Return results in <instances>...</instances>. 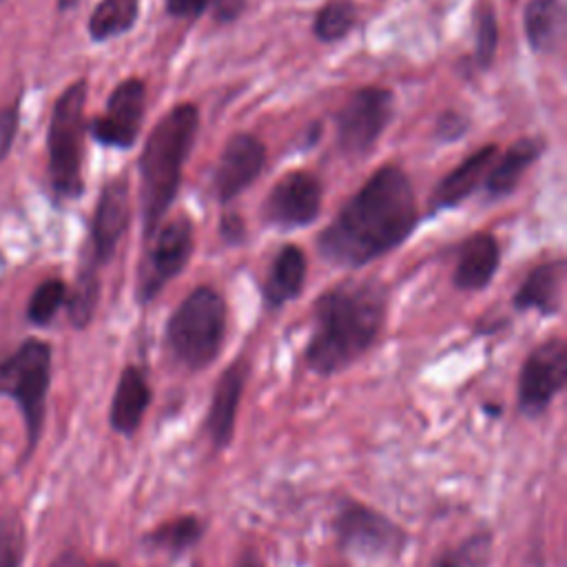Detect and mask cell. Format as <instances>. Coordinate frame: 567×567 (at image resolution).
Wrapping results in <instances>:
<instances>
[{"instance_id":"obj_5","label":"cell","mask_w":567,"mask_h":567,"mask_svg":"<svg viewBox=\"0 0 567 567\" xmlns=\"http://www.w3.org/2000/svg\"><path fill=\"white\" fill-rule=\"evenodd\" d=\"M49 383L51 348L47 341L27 339L11 357L0 361V396L13 399L24 419L27 447L22 461H27L33 454L40 441Z\"/></svg>"},{"instance_id":"obj_18","label":"cell","mask_w":567,"mask_h":567,"mask_svg":"<svg viewBox=\"0 0 567 567\" xmlns=\"http://www.w3.org/2000/svg\"><path fill=\"white\" fill-rule=\"evenodd\" d=\"M498 244L492 235H472L463 246L454 270V286L458 290L485 288L498 268Z\"/></svg>"},{"instance_id":"obj_30","label":"cell","mask_w":567,"mask_h":567,"mask_svg":"<svg viewBox=\"0 0 567 567\" xmlns=\"http://www.w3.org/2000/svg\"><path fill=\"white\" fill-rule=\"evenodd\" d=\"M496 42H498V27L494 11L489 7H483L478 11V22H476V64L478 66H489L492 58L496 53Z\"/></svg>"},{"instance_id":"obj_7","label":"cell","mask_w":567,"mask_h":567,"mask_svg":"<svg viewBox=\"0 0 567 567\" xmlns=\"http://www.w3.org/2000/svg\"><path fill=\"white\" fill-rule=\"evenodd\" d=\"M337 545L365 558H396L408 547V532L383 512L346 498L332 518Z\"/></svg>"},{"instance_id":"obj_33","label":"cell","mask_w":567,"mask_h":567,"mask_svg":"<svg viewBox=\"0 0 567 567\" xmlns=\"http://www.w3.org/2000/svg\"><path fill=\"white\" fill-rule=\"evenodd\" d=\"M51 567H120L115 560H109V558H100V560H93L89 563L82 554L78 551H64L60 554Z\"/></svg>"},{"instance_id":"obj_24","label":"cell","mask_w":567,"mask_h":567,"mask_svg":"<svg viewBox=\"0 0 567 567\" xmlns=\"http://www.w3.org/2000/svg\"><path fill=\"white\" fill-rule=\"evenodd\" d=\"M494 551V534L476 529L456 545L439 551L430 567H489Z\"/></svg>"},{"instance_id":"obj_27","label":"cell","mask_w":567,"mask_h":567,"mask_svg":"<svg viewBox=\"0 0 567 567\" xmlns=\"http://www.w3.org/2000/svg\"><path fill=\"white\" fill-rule=\"evenodd\" d=\"M97 297H100V281L95 275V266L89 264L80 270L75 288L69 299V319L75 328H84L93 319Z\"/></svg>"},{"instance_id":"obj_28","label":"cell","mask_w":567,"mask_h":567,"mask_svg":"<svg viewBox=\"0 0 567 567\" xmlns=\"http://www.w3.org/2000/svg\"><path fill=\"white\" fill-rule=\"evenodd\" d=\"M24 558V525L16 509H0V567H20Z\"/></svg>"},{"instance_id":"obj_13","label":"cell","mask_w":567,"mask_h":567,"mask_svg":"<svg viewBox=\"0 0 567 567\" xmlns=\"http://www.w3.org/2000/svg\"><path fill=\"white\" fill-rule=\"evenodd\" d=\"M264 159H266V148L255 135L250 133L233 135L224 146V153L217 162L215 177H213V188L217 199L230 202L241 190H246L261 173Z\"/></svg>"},{"instance_id":"obj_10","label":"cell","mask_w":567,"mask_h":567,"mask_svg":"<svg viewBox=\"0 0 567 567\" xmlns=\"http://www.w3.org/2000/svg\"><path fill=\"white\" fill-rule=\"evenodd\" d=\"M567 381V346L554 337L536 346L523 361L518 374V410L536 419L547 412Z\"/></svg>"},{"instance_id":"obj_22","label":"cell","mask_w":567,"mask_h":567,"mask_svg":"<svg viewBox=\"0 0 567 567\" xmlns=\"http://www.w3.org/2000/svg\"><path fill=\"white\" fill-rule=\"evenodd\" d=\"M563 0H529L523 13V27L529 47L534 51H549L563 33Z\"/></svg>"},{"instance_id":"obj_17","label":"cell","mask_w":567,"mask_h":567,"mask_svg":"<svg viewBox=\"0 0 567 567\" xmlns=\"http://www.w3.org/2000/svg\"><path fill=\"white\" fill-rule=\"evenodd\" d=\"M565 259H554L536 266L514 295L518 310H538L540 315H556L563 303Z\"/></svg>"},{"instance_id":"obj_29","label":"cell","mask_w":567,"mask_h":567,"mask_svg":"<svg viewBox=\"0 0 567 567\" xmlns=\"http://www.w3.org/2000/svg\"><path fill=\"white\" fill-rule=\"evenodd\" d=\"M64 297H66V286H64V281H60V279H47V281H42V284L33 290V295H31V299H29V306H27L29 321L35 323V326H47V323L55 317V312H58V308L62 306Z\"/></svg>"},{"instance_id":"obj_31","label":"cell","mask_w":567,"mask_h":567,"mask_svg":"<svg viewBox=\"0 0 567 567\" xmlns=\"http://www.w3.org/2000/svg\"><path fill=\"white\" fill-rule=\"evenodd\" d=\"M18 131V102L0 111V162L7 157Z\"/></svg>"},{"instance_id":"obj_12","label":"cell","mask_w":567,"mask_h":567,"mask_svg":"<svg viewBox=\"0 0 567 567\" xmlns=\"http://www.w3.org/2000/svg\"><path fill=\"white\" fill-rule=\"evenodd\" d=\"M319 208L321 186L312 175L303 171L284 175L264 202L266 219L279 228L308 226L319 215Z\"/></svg>"},{"instance_id":"obj_4","label":"cell","mask_w":567,"mask_h":567,"mask_svg":"<svg viewBox=\"0 0 567 567\" xmlns=\"http://www.w3.org/2000/svg\"><path fill=\"white\" fill-rule=\"evenodd\" d=\"M226 303L217 290L199 286L175 308L166 326L173 357L188 370L208 368L224 343Z\"/></svg>"},{"instance_id":"obj_26","label":"cell","mask_w":567,"mask_h":567,"mask_svg":"<svg viewBox=\"0 0 567 567\" xmlns=\"http://www.w3.org/2000/svg\"><path fill=\"white\" fill-rule=\"evenodd\" d=\"M357 20V9L350 0H330L315 16L312 31L321 42H334L350 33Z\"/></svg>"},{"instance_id":"obj_2","label":"cell","mask_w":567,"mask_h":567,"mask_svg":"<svg viewBox=\"0 0 567 567\" xmlns=\"http://www.w3.org/2000/svg\"><path fill=\"white\" fill-rule=\"evenodd\" d=\"M385 288L374 279H346L315 303V323L303 352L306 365L332 377L361 359L385 321Z\"/></svg>"},{"instance_id":"obj_19","label":"cell","mask_w":567,"mask_h":567,"mask_svg":"<svg viewBox=\"0 0 567 567\" xmlns=\"http://www.w3.org/2000/svg\"><path fill=\"white\" fill-rule=\"evenodd\" d=\"M496 151L498 148L494 144H487V146L478 148L476 153H472L465 162H461L450 175H445L434 188L432 206L450 208V206H456L458 202H463L478 186L481 177L494 162Z\"/></svg>"},{"instance_id":"obj_8","label":"cell","mask_w":567,"mask_h":567,"mask_svg":"<svg viewBox=\"0 0 567 567\" xmlns=\"http://www.w3.org/2000/svg\"><path fill=\"white\" fill-rule=\"evenodd\" d=\"M193 250V228L186 217L173 219L146 239V252L140 261L137 299L148 303L157 292L182 272Z\"/></svg>"},{"instance_id":"obj_6","label":"cell","mask_w":567,"mask_h":567,"mask_svg":"<svg viewBox=\"0 0 567 567\" xmlns=\"http://www.w3.org/2000/svg\"><path fill=\"white\" fill-rule=\"evenodd\" d=\"M86 82L78 80L58 97L49 124V175L58 195L82 193V135Z\"/></svg>"},{"instance_id":"obj_37","label":"cell","mask_w":567,"mask_h":567,"mask_svg":"<svg viewBox=\"0 0 567 567\" xmlns=\"http://www.w3.org/2000/svg\"><path fill=\"white\" fill-rule=\"evenodd\" d=\"M239 567H264V560L255 551H246Z\"/></svg>"},{"instance_id":"obj_16","label":"cell","mask_w":567,"mask_h":567,"mask_svg":"<svg viewBox=\"0 0 567 567\" xmlns=\"http://www.w3.org/2000/svg\"><path fill=\"white\" fill-rule=\"evenodd\" d=\"M151 405V385L146 374L137 365H126L117 379L115 394L109 410V423L113 432L133 436Z\"/></svg>"},{"instance_id":"obj_1","label":"cell","mask_w":567,"mask_h":567,"mask_svg":"<svg viewBox=\"0 0 567 567\" xmlns=\"http://www.w3.org/2000/svg\"><path fill=\"white\" fill-rule=\"evenodd\" d=\"M416 224V197L408 175L381 166L319 233V252L346 268H359L396 248Z\"/></svg>"},{"instance_id":"obj_11","label":"cell","mask_w":567,"mask_h":567,"mask_svg":"<svg viewBox=\"0 0 567 567\" xmlns=\"http://www.w3.org/2000/svg\"><path fill=\"white\" fill-rule=\"evenodd\" d=\"M146 104L144 82L128 78L115 86L106 102L104 115L95 117L91 124L93 137L104 146L128 148L137 140Z\"/></svg>"},{"instance_id":"obj_32","label":"cell","mask_w":567,"mask_h":567,"mask_svg":"<svg viewBox=\"0 0 567 567\" xmlns=\"http://www.w3.org/2000/svg\"><path fill=\"white\" fill-rule=\"evenodd\" d=\"M465 128H467V122H465L458 113H445V115H441V120H439L436 133H439L441 140L450 142V140L461 137V135L465 133Z\"/></svg>"},{"instance_id":"obj_9","label":"cell","mask_w":567,"mask_h":567,"mask_svg":"<svg viewBox=\"0 0 567 567\" xmlns=\"http://www.w3.org/2000/svg\"><path fill=\"white\" fill-rule=\"evenodd\" d=\"M392 117V93L381 86H363L350 95L337 115V144L348 157L372 151Z\"/></svg>"},{"instance_id":"obj_23","label":"cell","mask_w":567,"mask_h":567,"mask_svg":"<svg viewBox=\"0 0 567 567\" xmlns=\"http://www.w3.org/2000/svg\"><path fill=\"white\" fill-rule=\"evenodd\" d=\"M202 536H204L202 518L195 514H184L155 525L144 536V545L171 556H179L193 545H197Z\"/></svg>"},{"instance_id":"obj_21","label":"cell","mask_w":567,"mask_h":567,"mask_svg":"<svg viewBox=\"0 0 567 567\" xmlns=\"http://www.w3.org/2000/svg\"><path fill=\"white\" fill-rule=\"evenodd\" d=\"M543 151V142L536 137H523L518 142H514L507 153L501 157V162L492 168V173L487 175V193L492 197H503L507 193H512L516 188V184L520 182L523 173L527 171V166L532 162H536V157Z\"/></svg>"},{"instance_id":"obj_38","label":"cell","mask_w":567,"mask_h":567,"mask_svg":"<svg viewBox=\"0 0 567 567\" xmlns=\"http://www.w3.org/2000/svg\"><path fill=\"white\" fill-rule=\"evenodd\" d=\"M75 2H78V0H58V7H60L62 11H66V9H71Z\"/></svg>"},{"instance_id":"obj_20","label":"cell","mask_w":567,"mask_h":567,"mask_svg":"<svg viewBox=\"0 0 567 567\" xmlns=\"http://www.w3.org/2000/svg\"><path fill=\"white\" fill-rule=\"evenodd\" d=\"M306 281V255L297 246H284L270 268L264 284V297L270 308L292 301Z\"/></svg>"},{"instance_id":"obj_3","label":"cell","mask_w":567,"mask_h":567,"mask_svg":"<svg viewBox=\"0 0 567 567\" xmlns=\"http://www.w3.org/2000/svg\"><path fill=\"white\" fill-rule=\"evenodd\" d=\"M199 126V113L193 104L173 106L151 131L140 155V202L144 239L157 228L171 208L182 182V168L190 153Z\"/></svg>"},{"instance_id":"obj_36","label":"cell","mask_w":567,"mask_h":567,"mask_svg":"<svg viewBox=\"0 0 567 567\" xmlns=\"http://www.w3.org/2000/svg\"><path fill=\"white\" fill-rule=\"evenodd\" d=\"M221 235L226 237V241H239L244 237V224L237 215H226L221 219Z\"/></svg>"},{"instance_id":"obj_34","label":"cell","mask_w":567,"mask_h":567,"mask_svg":"<svg viewBox=\"0 0 567 567\" xmlns=\"http://www.w3.org/2000/svg\"><path fill=\"white\" fill-rule=\"evenodd\" d=\"M206 4L208 0H166V11L177 18H195Z\"/></svg>"},{"instance_id":"obj_15","label":"cell","mask_w":567,"mask_h":567,"mask_svg":"<svg viewBox=\"0 0 567 567\" xmlns=\"http://www.w3.org/2000/svg\"><path fill=\"white\" fill-rule=\"evenodd\" d=\"M131 217V204H128V186L124 179H111L104 184L95 215H93V261L104 264L113 257Z\"/></svg>"},{"instance_id":"obj_25","label":"cell","mask_w":567,"mask_h":567,"mask_svg":"<svg viewBox=\"0 0 567 567\" xmlns=\"http://www.w3.org/2000/svg\"><path fill=\"white\" fill-rule=\"evenodd\" d=\"M137 18V0H100L89 18V33L95 42L126 33Z\"/></svg>"},{"instance_id":"obj_14","label":"cell","mask_w":567,"mask_h":567,"mask_svg":"<svg viewBox=\"0 0 567 567\" xmlns=\"http://www.w3.org/2000/svg\"><path fill=\"white\" fill-rule=\"evenodd\" d=\"M248 379V365L244 359H237L230 363L217 379L210 403L204 419V430L208 434L210 445L219 452L226 450L233 443L235 436V423L239 412V401L246 388Z\"/></svg>"},{"instance_id":"obj_35","label":"cell","mask_w":567,"mask_h":567,"mask_svg":"<svg viewBox=\"0 0 567 567\" xmlns=\"http://www.w3.org/2000/svg\"><path fill=\"white\" fill-rule=\"evenodd\" d=\"M244 4H246V0H215L213 11L219 22H228V20H235L244 11Z\"/></svg>"}]
</instances>
